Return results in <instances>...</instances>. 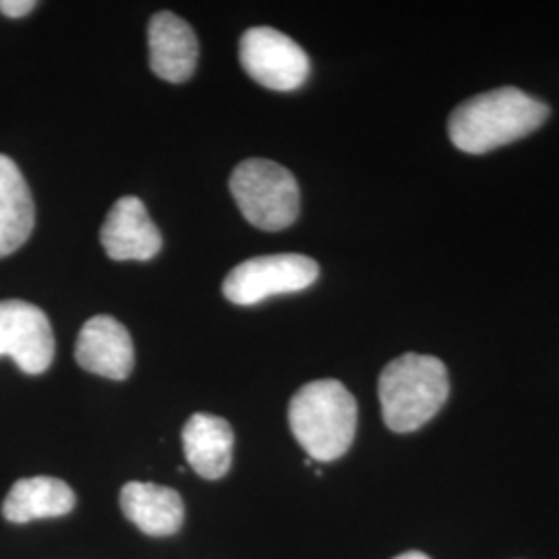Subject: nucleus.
I'll list each match as a JSON object with an SVG mask.
<instances>
[{
	"label": "nucleus",
	"instance_id": "f257e3e1",
	"mask_svg": "<svg viewBox=\"0 0 559 559\" xmlns=\"http://www.w3.org/2000/svg\"><path fill=\"white\" fill-rule=\"evenodd\" d=\"M547 119V104L519 87H498L459 104L448 133L460 152L480 156L535 133Z\"/></svg>",
	"mask_w": 559,
	"mask_h": 559
},
{
	"label": "nucleus",
	"instance_id": "f03ea898",
	"mask_svg": "<svg viewBox=\"0 0 559 559\" xmlns=\"http://www.w3.org/2000/svg\"><path fill=\"white\" fill-rule=\"evenodd\" d=\"M357 400L338 380L302 385L288 404L290 431L300 448L318 462L338 460L357 436Z\"/></svg>",
	"mask_w": 559,
	"mask_h": 559
},
{
	"label": "nucleus",
	"instance_id": "7ed1b4c3",
	"mask_svg": "<svg viewBox=\"0 0 559 559\" xmlns=\"http://www.w3.org/2000/svg\"><path fill=\"white\" fill-rule=\"evenodd\" d=\"M448 394V369L438 357L406 353L381 371V415L396 433H411L427 425L440 413Z\"/></svg>",
	"mask_w": 559,
	"mask_h": 559
},
{
	"label": "nucleus",
	"instance_id": "20e7f679",
	"mask_svg": "<svg viewBox=\"0 0 559 559\" xmlns=\"http://www.w3.org/2000/svg\"><path fill=\"white\" fill-rule=\"evenodd\" d=\"M230 193L240 214L261 230H284L299 218V182L276 162L249 158L230 175Z\"/></svg>",
	"mask_w": 559,
	"mask_h": 559
},
{
	"label": "nucleus",
	"instance_id": "39448f33",
	"mask_svg": "<svg viewBox=\"0 0 559 559\" xmlns=\"http://www.w3.org/2000/svg\"><path fill=\"white\" fill-rule=\"evenodd\" d=\"M320 278L318 261L299 253L251 258L237 265L222 284L224 297L235 305H258L278 295L300 293Z\"/></svg>",
	"mask_w": 559,
	"mask_h": 559
},
{
	"label": "nucleus",
	"instance_id": "423d86ee",
	"mask_svg": "<svg viewBox=\"0 0 559 559\" xmlns=\"http://www.w3.org/2000/svg\"><path fill=\"white\" fill-rule=\"evenodd\" d=\"M239 57L247 75L274 92L299 90L311 71L307 52L274 27L247 29L240 38Z\"/></svg>",
	"mask_w": 559,
	"mask_h": 559
},
{
	"label": "nucleus",
	"instance_id": "0eeeda50",
	"mask_svg": "<svg viewBox=\"0 0 559 559\" xmlns=\"http://www.w3.org/2000/svg\"><path fill=\"white\" fill-rule=\"evenodd\" d=\"M55 332L40 307L0 300V357H11L23 373L40 376L55 360Z\"/></svg>",
	"mask_w": 559,
	"mask_h": 559
},
{
	"label": "nucleus",
	"instance_id": "6e6552de",
	"mask_svg": "<svg viewBox=\"0 0 559 559\" xmlns=\"http://www.w3.org/2000/svg\"><path fill=\"white\" fill-rule=\"evenodd\" d=\"M75 359L81 369L108 380H127L135 365V348L129 330L110 316H96L81 328Z\"/></svg>",
	"mask_w": 559,
	"mask_h": 559
},
{
	"label": "nucleus",
	"instance_id": "1a4fd4ad",
	"mask_svg": "<svg viewBox=\"0 0 559 559\" xmlns=\"http://www.w3.org/2000/svg\"><path fill=\"white\" fill-rule=\"evenodd\" d=\"M102 247L110 260L147 261L162 249V235L143 201L135 195L120 198L102 226Z\"/></svg>",
	"mask_w": 559,
	"mask_h": 559
},
{
	"label": "nucleus",
	"instance_id": "9d476101",
	"mask_svg": "<svg viewBox=\"0 0 559 559\" xmlns=\"http://www.w3.org/2000/svg\"><path fill=\"white\" fill-rule=\"evenodd\" d=\"M147 41L150 67L160 80L182 83L193 78L200 44L187 21L168 11L156 13L147 27Z\"/></svg>",
	"mask_w": 559,
	"mask_h": 559
},
{
	"label": "nucleus",
	"instance_id": "9b49d317",
	"mask_svg": "<svg viewBox=\"0 0 559 559\" xmlns=\"http://www.w3.org/2000/svg\"><path fill=\"white\" fill-rule=\"evenodd\" d=\"M120 510L143 535L173 537L185 522V503L175 489L131 480L120 489Z\"/></svg>",
	"mask_w": 559,
	"mask_h": 559
},
{
	"label": "nucleus",
	"instance_id": "f8f14e48",
	"mask_svg": "<svg viewBox=\"0 0 559 559\" xmlns=\"http://www.w3.org/2000/svg\"><path fill=\"white\" fill-rule=\"evenodd\" d=\"M182 448L187 462L200 477L222 479L233 464L235 431L222 417L195 413L182 427Z\"/></svg>",
	"mask_w": 559,
	"mask_h": 559
},
{
	"label": "nucleus",
	"instance_id": "ddd939ff",
	"mask_svg": "<svg viewBox=\"0 0 559 559\" xmlns=\"http://www.w3.org/2000/svg\"><path fill=\"white\" fill-rule=\"evenodd\" d=\"M36 205L20 166L0 154V258L15 253L29 239Z\"/></svg>",
	"mask_w": 559,
	"mask_h": 559
},
{
	"label": "nucleus",
	"instance_id": "4468645a",
	"mask_svg": "<svg viewBox=\"0 0 559 559\" xmlns=\"http://www.w3.org/2000/svg\"><path fill=\"white\" fill-rule=\"evenodd\" d=\"M75 491L55 477H29L11 487L2 503V516L13 524L32 520L59 519L75 508Z\"/></svg>",
	"mask_w": 559,
	"mask_h": 559
},
{
	"label": "nucleus",
	"instance_id": "2eb2a0df",
	"mask_svg": "<svg viewBox=\"0 0 559 559\" xmlns=\"http://www.w3.org/2000/svg\"><path fill=\"white\" fill-rule=\"evenodd\" d=\"M36 7H38V2H34V0H0V13L11 20H21V17L29 15Z\"/></svg>",
	"mask_w": 559,
	"mask_h": 559
},
{
	"label": "nucleus",
	"instance_id": "dca6fc26",
	"mask_svg": "<svg viewBox=\"0 0 559 559\" xmlns=\"http://www.w3.org/2000/svg\"><path fill=\"white\" fill-rule=\"evenodd\" d=\"M394 559H431L429 556H425V554H420V551H406V554H402L399 558Z\"/></svg>",
	"mask_w": 559,
	"mask_h": 559
}]
</instances>
